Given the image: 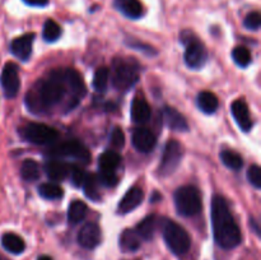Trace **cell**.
<instances>
[{
    "mask_svg": "<svg viewBox=\"0 0 261 260\" xmlns=\"http://www.w3.org/2000/svg\"><path fill=\"white\" fill-rule=\"evenodd\" d=\"M68 92L71 94L64 69H58L51 71L47 78L38 82L35 88L28 92L25 96V105L33 114H43L48 109L60 103ZM71 98L79 103L73 94Z\"/></svg>",
    "mask_w": 261,
    "mask_h": 260,
    "instance_id": "cell-1",
    "label": "cell"
},
{
    "mask_svg": "<svg viewBox=\"0 0 261 260\" xmlns=\"http://www.w3.org/2000/svg\"><path fill=\"white\" fill-rule=\"evenodd\" d=\"M212 226L214 240L222 249H234L241 242V231L234 221L226 199L216 195L212 200Z\"/></svg>",
    "mask_w": 261,
    "mask_h": 260,
    "instance_id": "cell-2",
    "label": "cell"
},
{
    "mask_svg": "<svg viewBox=\"0 0 261 260\" xmlns=\"http://www.w3.org/2000/svg\"><path fill=\"white\" fill-rule=\"evenodd\" d=\"M139 81V64L134 59H116L112 64V86L125 92Z\"/></svg>",
    "mask_w": 261,
    "mask_h": 260,
    "instance_id": "cell-3",
    "label": "cell"
},
{
    "mask_svg": "<svg viewBox=\"0 0 261 260\" xmlns=\"http://www.w3.org/2000/svg\"><path fill=\"white\" fill-rule=\"evenodd\" d=\"M175 206L181 216H196L201 209V196L198 189L193 185L178 188L175 191Z\"/></svg>",
    "mask_w": 261,
    "mask_h": 260,
    "instance_id": "cell-4",
    "label": "cell"
},
{
    "mask_svg": "<svg viewBox=\"0 0 261 260\" xmlns=\"http://www.w3.org/2000/svg\"><path fill=\"white\" fill-rule=\"evenodd\" d=\"M163 239L168 249L176 255H184L191 246V240L184 227L173 221H166L163 224Z\"/></svg>",
    "mask_w": 261,
    "mask_h": 260,
    "instance_id": "cell-5",
    "label": "cell"
},
{
    "mask_svg": "<svg viewBox=\"0 0 261 260\" xmlns=\"http://www.w3.org/2000/svg\"><path fill=\"white\" fill-rule=\"evenodd\" d=\"M19 135L25 142L32 144L46 145L54 143L59 138V132L53 126L40 124V122H28L19 127Z\"/></svg>",
    "mask_w": 261,
    "mask_h": 260,
    "instance_id": "cell-6",
    "label": "cell"
},
{
    "mask_svg": "<svg viewBox=\"0 0 261 260\" xmlns=\"http://www.w3.org/2000/svg\"><path fill=\"white\" fill-rule=\"evenodd\" d=\"M181 40L186 43L185 63L191 69H200L204 66L208 59L206 48L190 31H184L181 33Z\"/></svg>",
    "mask_w": 261,
    "mask_h": 260,
    "instance_id": "cell-7",
    "label": "cell"
},
{
    "mask_svg": "<svg viewBox=\"0 0 261 260\" xmlns=\"http://www.w3.org/2000/svg\"><path fill=\"white\" fill-rule=\"evenodd\" d=\"M182 158V147L177 140H170L163 149L162 161L158 167L161 176H168L176 171Z\"/></svg>",
    "mask_w": 261,
    "mask_h": 260,
    "instance_id": "cell-8",
    "label": "cell"
},
{
    "mask_svg": "<svg viewBox=\"0 0 261 260\" xmlns=\"http://www.w3.org/2000/svg\"><path fill=\"white\" fill-rule=\"evenodd\" d=\"M48 153L55 158L73 157L83 163H88L91 160L89 150L78 140H66V142L60 143L51 148Z\"/></svg>",
    "mask_w": 261,
    "mask_h": 260,
    "instance_id": "cell-9",
    "label": "cell"
},
{
    "mask_svg": "<svg viewBox=\"0 0 261 260\" xmlns=\"http://www.w3.org/2000/svg\"><path fill=\"white\" fill-rule=\"evenodd\" d=\"M0 84H2L3 92L7 98L12 99L18 94L20 88L19 69L14 63H7L3 68L2 75H0Z\"/></svg>",
    "mask_w": 261,
    "mask_h": 260,
    "instance_id": "cell-10",
    "label": "cell"
},
{
    "mask_svg": "<svg viewBox=\"0 0 261 260\" xmlns=\"http://www.w3.org/2000/svg\"><path fill=\"white\" fill-rule=\"evenodd\" d=\"M76 240H78V244L84 249H94L101 242V229L98 224L94 222H88L84 224L79 231Z\"/></svg>",
    "mask_w": 261,
    "mask_h": 260,
    "instance_id": "cell-11",
    "label": "cell"
},
{
    "mask_svg": "<svg viewBox=\"0 0 261 260\" xmlns=\"http://www.w3.org/2000/svg\"><path fill=\"white\" fill-rule=\"evenodd\" d=\"M132 142L137 150L142 153H149L155 147L157 139H155V135L153 134L152 130L147 129V127H138L133 133Z\"/></svg>",
    "mask_w": 261,
    "mask_h": 260,
    "instance_id": "cell-12",
    "label": "cell"
},
{
    "mask_svg": "<svg viewBox=\"0 0 261 260\" xmlns=\"http://www.w3.org/2000/svg\"><path fill=\"white\" fill-rule=\"evenodd\" d=\"M35 37V33H25V35L14 38L12 43H10V51H12L13 55L22 61L28 60L31 54H32V46Z\"/></svg>",
    "mask_w": 261,
    "mask_h": 260,
    "instance_id": "cell-13",
    "label": "cell"
},
{
    "mask_svg": "<svg viewBox=\"0 0 261 260\" xmlns=\"http://www.w3.org/2000/svg\"><path fill=\"white\" fill-rule=\"evenodd\" d=\"M231 112L236 120L237 125L241 127L244 132H249L252 127V120L250 117L249 106L244 99H236L231 105Z\"/></svg>",
    "mask_w": 261,
    "mask_h": 260,
    "instance_id": "cell-14",
    "label": "cell"
},
{
    "mask_svg": "<svg viewBox=\"0 0 261 260\" xmlns=\"http://www.w3.org/2000/svg\"><path fill=\"white\" fill-rule=\"evenodd\" d=\"M143 199H144V193H143L142 189L137 188V186H133V188H130L126 191L124 198L119 203L117 212L121 214L129 213V212L134 211L137 206H139L142 204Z\"/></svg>",
    "mask_w": 261,
    "mask_h": 260,
    "instance_id": "cell-15",
    "label": "cell"
},
{
    "mask_svg": "<svg viewBox=\"0 0 261 260\" xmlns=\"http://www.w3.org/2000/svg\"><path fill=\"white\" fill-rule=\"evenodd\" d=\"M114 7L129 19H139L144 14V8L139 0H114Z\"/></svg>",
    "mask_w": 261,
    "mask_h": 260,
    "instance_id": "cell-16",
    "label": "cell"
},
{
    "mask_svg": "<svg viewBox=\"0 0 261 260\" xmlns=\"http://www.w3.org/2000/svg\"><path fill=\"white\" fill-rule=\"evenodd\" d=\"M163 117L166 120V124L171 129L176 130V132H186V130H189V124L186 121L185 116L173 107L166 106L163 109Z\"/></svg>",
    "mask_w": 261,
    "mask_h": 260,
    "instance_id": "cell-17",
    "label": "cell"
},
{
    "mask_svg": "<svg viewBox=\"0 0 261 260\" xmlns=\"http://www.w3.org/2000/svg\"><path fill=\"white\" fill-rule=\"evenodd\" d=\"M69 171H70V165L58 160V158H54L45 163L46 175L54 181H61L66 178L69 176Z\"/></svg>",
    "mask_w": 261,
    "mask_h": 260,
    "instance_id": "cell-18",
    "label": "cell"
},
{
    "mask_svg": "<svg viewBox=\"0 0 261 260\" xmlns=\"http://www.w3.org/2000/svg\"><path fill=\"white\" fill-rule=\"evenodd\" d=\"M132 119L137 124H145L150 119V107L143 97H135L132 103Z\"/></svg>",
    "mask_w": 261,
    "mask_h": 260,
    "instance_id": "cell-19",
    "label": "cell"
},
{
    "mask_svg": "<svg viewBox=\"0 0 261 260\" xmlns=\"http://www.w3.org/2000/svg\"><path fill=\"white\" fill-rule=\"evenodd\" d=\"M142 239L138 236L135 229H125L120 236V247L124 252H134L139 250Z\"/></svg>",
    "mask_w": 261,
    "mask_h": 260,
    "instance_id": "cell-20",
    "label": "cell"
},
{
    "mask_svg": "<svg viewBox=\"0 0 261 260\" xmlns=\"http://www.w3.org/2000/svg\"><path fill=\"white\" fill-rule=\"evenodd\" d=\"M2 245L10 254L19 255L25 250V244L20 236L15 233H5L2 237Z\"/></svg>",
    "mask_w": 261,
    "mask_h": 260,
    "instance_id": "cell-21",
    "label": "cell"
},
{
    "mask_svg": "<svg viewBox=\"0 0 261 260\" xmlns=\"http://www.w3.org/2000/svg\"><path fill=\"white\" fill-rule=\"evenodd\" d=\"M196 103H198L199 109L203 112H205V114H214L219 106V101L216 94L208 91L200 92L198 94Z\"/></svg>",
    "mask_w": 261,
    "mask_h": 260,
    "instance_id": "cell-22",
    "label": "cell"
},
{
    "mask_svg": "<svg viewBox=\"0 0 261 260\" xmlns=\"http://www.w3.org/2000/svg\"><path fill=\"white\" fill-rule=\"evenodd\" d=\"M157 217L155 216H148L147 218L143 219L139 224L135 228V232L138 233V236L142 240H152L153 236H154L155 228H157Z\"/></svg>",
    "mask_w": 261,
    "mask_h": 260,
    "instance_id": "cell-23",
    "label": "cell"
},
{
    "mask_svg": "<svg viewBox=\"0 0 261 260\" xmlns=\"http://www.w3.org/2000/svg\"><path fill=\"white\" fill-rule=\"evenodd\" d=\"M99 181L98 177L93 173H89V175L86 176L83 183V189H84V194H86L87 198H89L91 200L93 201H98L101 200V193H99Z\"/></svg>",
    "mask_w": 261,
    "mask_h": 260,
    "instance_id": "cell-24",
    "label": "cell"
},
{
    "mask_svg": "<svg viewBox=\"0 0 261 260\" xmlns=\"http://www.w3.org/2000/svg\"><path fill=\"white\" fill-rule=\"evenodd\" d=\"M87 212H88V208H87L86 203L82 200H73L69 205L68 209V219L71 224H76L79 222L83 221L87 216Z\"/></svg>",
    "mask_w": 261,
    "mask_h": 260,
    "instance_id": "cell-25",
    "label": "cell"
},
{
    "mask_svg": "<svg viewBox=\"0 0 261 260\" xmlns=\"http://www.w3.org/2000/svg\"><path fill=\"white\" fill-rule=\"evenodd\" d=\"M121 162V157L115 150H106L98 160L99 171H115Z\"/></svg>",
    "mask_w": 261,
    "mask_h": 260,
    "instance_id": "cell-26",
    "label": "cell"
},
{
    "mask_svg": "<svg viewBox=\"0 0 261 260\" xmlns=\"http://www.w3.org/2000/svg\"><path fill=\"white\" fill-rule=\"evenodd\" d=\"M41 170L40 165L36 162L35 160H24L22 163V167H20V176H22L23 180L28 181V183H32L40 178Z\"/></svg>",
    "mask_w": 261,
    "mask_h": 260,
    "instance_id": "cell-27",
    "label": "cell"
},
{
    "mask_svg": "<svg viewBox=\"0 0 261 260\" xmlns=\"http://www.w3.org/2000/svg\"><path fill=\"white\" fill-rule=\"evenodd\" d=\"M38 194H40L43 199L56 200V199H60L61 196H63L64 191L58 184L45 183V184H41V185L38 186Z\"/></svg>",
    "mask_w": 261,
    "mask_h": 260,
    "instance_id": "cell-28",
    "label": "cell"
},
{
    "mask_svg": "<svg viewBox=\"0 0 261 260\" xmlns=\"http://www.w3.org/2000/svg\"><path fill=\"white\" fill-rule=\"evenodd\" d=\"M221 161L223 162L224 166L234 171L241 170L242 166H244V160H242L241 155L229 149L221 152Z\"/></svg>",
    "mask_w": 261,
    "mask_h": 260,
    "instance_id": "cell-29",
    "label": "cell"
},
{
    "mask_svg": "<svg viewBox=\"0 0 261 260\" xmlns=\"http://www.w3.org/2000/svg\"><path fill=\"white\" fill-rule=\"evenodd\" d=\"M61 36V27L54 19H47L42 28V37L46 42H55Z\"/></svg>",
    "mask_w": 261,
    "mask_h": 260,
    "instance_id": "cell-30",
    "label": "cell"
},
{
    "mask_svg": "<svg viewBox=\"0 0 261 260\" xmlns=\"http://www.w3.org/2000/svg\"><path fill=\"white\" fill-rule=\"evenodd\" d=\"M109 78H110V70L106 66H101L96 70L93 75V88L97 92H105L107 88V84H109Z\"/></svg>",
    "mask_w": 261,
    "mask_h": 260,
    "instance_id": "cell-31",
    "label": "cell"
},
{
    "mask_svg": "<svg viewBox=\"0 0 261 260\" xmlns=\"http://www.w3.org/2000/svg\"><path fill=\"white\" fill-rule=\"evenodd\" d=\"M232 58L233 61L241 68H246L251 63V53L249 51V48L244 47V46H237L232 51Z\"/></svg>",
    "mask_w": 261,
    "mask_h": 260,
    "instance_id": "cell-32",
    "label": "cell"
},
{
    "mask_svg": "<svg viewBox=\"0 0 261 260\" xmlns=\"http://www.w3.org/2000/svg\"><path fill=\"white\" fill-rule=\"evenodd\" d=\"M261 24V17L259 12H251L245 17L244 25L250 31H257Z\"/></svg>",
    "mask_w": 261,
    "mask_h": 260,
    "instance_id": "cell-33",
    "label": "cell"
},
{
    "mask_svg": "<svg viewBox=\"0 0 261 260\" xmlns=\"http://www.w3.org/2000/svg\"><path fill=\"white\" fill-rule=\"evenodd\" d=\"M247 180L250 181L254 188H261V170L257 165H252L251 167L247 170Z\"/></svg>",
    "mask_w": 261,
    "mask_h": 260,
    "instance_id": "cell-34",
    "label": "cell"
},
{
    "mask_svg": "<svg viewBox=\"0 0 261 260\" xmlns=\"http://www.w3.org/2000/svg\"><path fill=\"white\" fill-rule=\"evenodd\" d=\"M97 177H98L99 184L109 186V188H112L117 184V176L115 171H101L99 176H97Z\"/></svg>",
    "mask_w": 261,
    "mask_h": 260,
    "instance_id": "cell-35",
    "label": "cell"
},
{
    "mask_svg": "<svg viewBox=\"0 0 261 260\" xmlns=\"http://www.w3.org/2000/svg\"><path fill=\"white\" fill-rule=\"evenodd\" d=\"M69 176H70V180L73 183L74 186H82L84 183V178H86V173L82 170L81 167H76V166L70 165V171H69Z\"/></svg>",
    "mask_w": 261,
    "mask_h": 260,
    "instance_id": "cell-36",
    "label": "cell"
},
{
    "mask_svg": "<svg viewBox=\"0 0 261 260\" xmlns=\"http://www.w3.org/2000/svg\"><path fill=\"white\" fill-rule=\"evenodd\" d=\"M111 144L115 148L120 149V148L124 147L125 144V135L122 133V130L120 127H115L111 133Z\"/></svg>",
    "mask_w": 261,
    "mask_h": 260,
    "instance_id": "cell-37",
    "label": "cell"
},
{
    "mask_svg": "<svg viewBox=\"0 0 261 260\" xmlns=\"http://www.w3.org/2000/svg\"><path fill=\"white\" fill-rule=\"evenodd\" d=\"M24 4L30 5V7H36V8H43L46 5H48L50 0H22Z\"/></svg>",
    "mask_w": 261,
    "mask_h": 260,
    "instance_id": "cell-38",
    "label": "cell"
},
{
    "mask_svg": "<svg viewBox=\"0 0 261 260\" xmlns=\"http://www.w3.org/2000/svg\"><path fill=\"white\" fill-rule=\"evenodd\" d=\"M250 226H254V227H255V231H256V233L259 235V231H260V229H259V226H257L256 221H255L254 218L250 219Z\"/></svg>",
    "mask_w": 261,
    "mask_h": 260,
    "instance_id": "cell-39",
    "label": "cell"
},
{
    "mask_svg": "<svg viewBox=\"0 0 261 260\" xmlns=\"http://www.w3.org/2000/svg\"><path fill=\"white\" fill-rule=\"evenodd\" d=\"M157 199H161V195L158 193H154L153 194V198H152L153 203H155V200H157Z\"/></svg>",
    "mask_w": 261,
    "mask_h": 260,
    "instance_id": "cell-40",
    "label": "cell"
},
{
    "mask_svg": "<svg viewBox=\"0 0 261 260\" xmlns=\"http://www.w3.org/2000/svg\"><path fill=\"white\" fill-rule=\"evenodd\" d=\"M37 260H53V259H51L50 256H47V255H42V256L38 257Z\"/></svg>",
    "mask_w": 261,
    "mask_h": 260,
    "instance_id": "cell-41",
    "label": "cell"
},
{
    "mask_svg": "<svg viewBox=\"0 0 261 260\" xmlns=\"http://www.w3.org/2000/svg\"><path fill=\"white\" fill-rule=\"evenodd\" d=\"M0 260H2V259H0Z\"/></svg>",
    "mask_w": 261,
    "mask_h": 260,
    "instance_id": "cell-42",
    "label": "cell"
}]
</instances>
